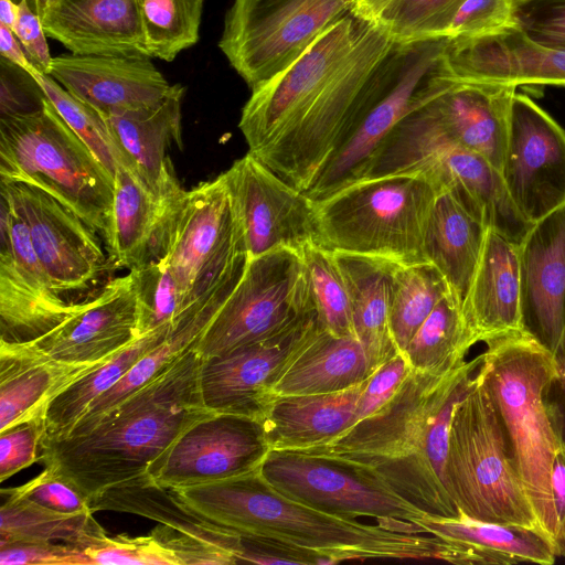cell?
Returning a JSON list of instances; mask_svg holds the SVG:
<instances>
[{
    "label": "cell",
    "instance_id": "obj_43",
    "mask_svg": "<svg viewBox=\"0 0 565 565\" xmlns=\"http://www.w3.org/2000/svg\"><path fill=\"white\" fill-rule=\"evenodd\" d=\"M33 75L61 118L86 143L114 178L117 167L125 164V160L105 116L67 92L52 76L43 73Z\"/></svg>",
    "mask_w": 565,
    "mask_h": 565
},
{
    "label": "cell",
    "instance_id": "obj_62",
    "mask_svg": "<svg viewBox=\"0 0 565 565\" xmlns=\"http://www.w3.org/2000/svg\"><path fill=\"white\" fill-rule=\"evenodd\" d=\"M533 1H536V0H512V2L514 3V6L518 8V7H521L523 4H526V3H530V2H533Z\"/></svg>",
    "mask_w": 565,
    "mask_h": 565
},
{
    "label": "cell",
    "instance_id": "obj_33",
    "mask_svg": "<svg viewBox=\"0 0 565 565\" xmlns=\"http://www.w3.org/2000/svg\"><path fill=\"white\" fill-rule=\"evenodd\" d=\"M371 375L366 355L356 338L338 337L320 327L289 361L273 395L341 392L362 384Z\"/></svg>",
    "mask_w": 565,
    "mask_h": 565
},
{
    "label": "cell",
    "instance_id": "obj_23",
    "mask_svg": "<svg viewBox=\"0 0 565 565\" xmlns=\"http://www.w3.org/2000/svg\"><path fill=\"white\" fill-rule=\"evenodd\" d=\"M50 76L103 115L154 105L172 87L147 55L62 54Z\"/></svg>",
    "mask_w": 565,
    "mask_h": 565
},
{
    "label": "cell",
    "instance_id": "obj_6",
    "mask_svg": "<svg viewBox=\"0 0 565 565\" xmlns=\"http://www.w3.org/2000/svg\"><path fill=\"white\" fill-rule=\"evenodd\" d=\"M440 191L419 172L355 180L315 200L322 246L398 265L427 263L425 235Z\"/></svg>",
    "mask_w": 565,
    "mask_h": 565
},
{
    "label": "cell",
    "instance_id": "obj_50",
    "mask_svg": "<svg viewBox=\"0 0 565 565\" xmlns=\"http://www.w3.org/2000/svg\"><path fill=\"white\" fill-rule=\"evenodd\" d=\"M44 414L0 431V481L39 461Z\"/></svg>",
    "mask_w": 565,
    "mask_h": 565
},
{
    "label": "cell",
    "instance_id": "obj_2",
    "mask_svg": "<svg viewBox=\"0 0 565 565\" xmlns=\"http://www.w3.org/2000/svg\"><path fill=\"white\" fill-rule=\"evenodd\" d=\"M480 362L478 355L440 376L411 369L380 411L332 441L302 452L358 466L428 515L458 516L445 479L449 427Z\"/></svg>",
    "mask_w": 565,
    "mask_h": 565
},
{
    "label": "cell",
    "instance_id": "obj_28",
    "mask_svg": "<svg viewBox=\"0 0 565 565\" xmlns=\"http://www.w3.org/2000/svg\"><path fill=\"white\" fill-rule=\"evenodd\" d=\"M185 88L172 85L159 103L104 115L128 169L157 193L175 179L166 151L172 142L181 146V103Z\"/></svg>",
    "mask_w": 565,
    "mask_h": 565
},
{
    "label": "cell",
    "instance_id": "obj_55",
    "mask_svg": "<svg viewBox=\"0 0 565 565\" xmlns=\"http://www.w3.org/2000/svg\"><path fill=\"white\" fill-rule=\"evenodd\" d=\"M18 4L19 14L13 33L36 70L50 75L53 57L50 54L42 20L26 0Z\"/></svg>",
    "mask_w": 565,
    "mask_h": 565
},
{
    "label": "cell",
    "instance_id": "obj_36",
    "mask_svg": "<svg viewBox=\"0 0 565 565\" xmlns=\"http://www.w3.org/2000/svg\"><path fill=\"white\" fill-rule=\"evenodd\" d=\"M413 524L419 533L494 555L503 565L523 562L552 565L557 557L548 543L534 531L472 519L461 512L456 518L427 514Z\"/></svg>",
    "mask_w": 565,
    "mask_h": 565
},
{
    "label": "cell",
    "instance_id": "obj_57",
    "mask_svg": "<svg viewBox=\"0 0 565 565\" xmlns=\"http://www.w3.org/2000/svg\"><path fill=\"white\" fill-rule=\"evenodd\" d=\"M553 504L558 525V540L565 555V455L558 451L551 475Z\"/></svg>",
    "mask_w": 565,
    "mask_h": 565
},
{
    "label": "cell",
    "instance_id": "obj_37",
    "mask_svg": "<svg viewBox=\"0 0 565 565\" xmlns=\"http://www.w3.org/2000/svg\"><path fill=\"white\" fill-rule=\"evenodd\" d=\"M0 544L49 542L76 546L83 551L108 535L92 512L66 514L0 491Z\"/></svg>",
    "mask_w": 565,
    "mask_h": 565
},
{
    "label": "cell",
    "instance_id": "obj_47",
    "mask_svg": "<svg viewBox=\"0 0 565 565\" xmlns=\"http://www.w3.org/2000/svg\"><path fill=\"white\" fill-rule=\"evenodd\" d=\"M86 565L92 564H146L179 565L175 556L151 532L131 537L119 534L84 551Z\"/></svg>",
    "mask_w": 565,
    "mask_h": 565
},
{
    "label": "cell",
    "instance_id": "obj_8",
    "mask_svg": "<svg viewBox=\"0 0 565 565\" xmlns=\"http://www.w3.org/2000/svg\"><path fill=\"white\" fill-rule=\"evenodd\" d=\"M0 179L43 190L106 239L114 178L49 98L39 110L0 116Z\"/></svg>",
    "mask_w": 565,
    "mask_h": 565
},
{
    "label": "cell",
    "instance_id": "obj_21",
    "mask_svg": "<svg viewBox=\"0 0 565 565\" xmlns=\"http://www.w3.org/2000/svg\"><path fill=\"white\" fill-rule=\"evenodd\" d=\"M139 337L135 290L128 271L76 303L74 311L53 330L25 343L64 363L93 365L114 356Z\"/></svg>",
    "mask_w": 565,
    "mask_h": 565
},
{
    "label": "cell",
    "instance_id": "obj_10",
    "mask_svg": "<svg viewBox=\"0 0 565 565\" xmlns=\"http://www.w3.org/2000/svg\"><path fill=\"white\" fill-rule=\"evenodd\" d=\"M448 38L394 42L367 84V102L355 130L305 192L319 200L365 177L393 128L411 111L449 87Z\"/></svg>",
    "mask_w": 565,
    "mask_h": 565
},
{
    "label": "cell",
    "instance_id": "obj_24",
    "mask_svg": "<svg viewBox=\"0 0 565 565\" xmlns=\"http://www.w3.org/2000/svg\"><path fill=\"white\" fill-rule=\"evenodd\" d=\"M178 179L154 192L136 172L119 164L106 237L113 267L131 269L158 260L175 204L183 193Z\"/></svg>",
    "mask_w": 565,
    "mask_h": 565
},
{
    "label": "cell",
    "instance_id": "obj_27",
    "mask_svg": "<svg viewBox=\"0 0 565 565\" xmlns=\"http://www.w3.org/2000/svg\"><path fill=\"white\" fill-rule=\"evenodd\" d=\"M41 20L72 54L149 56L137 0H57Z\"/></svg>",
    "mask_w": 565,
    "mask_h": 565
},
{
    "label": "cell",
    "instance_id": "obj_40",
    "mask_svg": "<svg viewBox=\"0 0 565 565\" xmlns=\"http://www.w3.org/2000/svg\"><path fill=\"white\" fill-rule=\"evenodd\" d=\"M450 291L441 273L430 263L397 265L390 287V326L399 352Z\"/></svg>",
    "mask_w": 565,
    "mask_h": 565
},
{
    "label": "cell",
    "instance_id": "obj_5",
    "mask_svg": "<svg viewBox=\"0 0 565 565\" xmlns=\"http://www.w3.org/2000/svg\"><path fill=\"white\" fill-rule=\"evenodd\" d=\"M480 355V370L504 426L540 534L556 556H563L551 489L559 446L545 403L550 384L559 375L556 359L527 332L490 341Z\"/></svg>",
    "mask_w": 565,
    "mask_h": 565
},
{
    "label": "cell",
    "instance_id": "obj_26",
    "mask_svg": "<svg viewBox=\"0 0 565 565\" xmlns=\"http://www.w3.org/2000/svg\"><path fill=\"white\" fill-rule=\"evenodd\" d=\"M516 88L455 81L428 105L444 132L455 143L482 156L501 172Z\"/></svg>",
    "mask_w": 565,
    "mask_h": 565
},
{
    "label": "cell",
    "instance_id": "obj_30",
    "mask_svg": "<svg viewBox=\"0 0 565 565\" xmlns=\"http://www.w3.org/2000/svg\"><path fill=\"white\" fill-rule=\"evenodd\" d=\"M365 382L335 393L274 397L262 418L270 450L302 451L341 436L353 426Z\"/></svg>",
    "mask_w": 565,
    "mask_h": 565
},
{
    "label": "cell",
    "instance_id": "obj_61",
    "mask_svg": "<svg viewBox=\"0 0 565 565\" xmlns=\"http://www.w3.org/2000/svg\"><path fill=\"white\" fill-rule=\"evenodd\" d=\"M36 7V13L40 18L57 1V0H34Z\"/></svg>",
    "mask_w": 565,
    "mask_h": 565
},
{
    "label": "cell",
    "instance_id": "obj_48",
    "mask_svg": "<svg viewBox=\"0 0 565 565\" xmlns=\"http://www.w3.org/2000/svg\"><path fill=\"white\" fill-rule=\"evenodd\" d=\"M1 490L55 512L66 514L93 513L89 500L65 478L49 467H45L40 475L20 487L2 488Z\"/></svg>",
    "mask_w": 565,
    "mask_h": 565
},
{
    "label": "cell",
    "instance_id": "obj_13",
    "mask_svg": "<svg viewBox=\"0 0 565 565\" xmlns=\"http://www.w3.org/2000/svg\"><path fill=\"white\" fill-rule=\"evenodd\" d=\"M259 471L286 495L330 514L412 523L427 515L375 475L338 458L270 450Z\"/></svg>",
    "mask_w": 565,
    "mask_h": 565
},
{
    "label": "cell",
    "instance_id": "obj_11",
    "mask_svg": "<svg viewBox=\"0 0 565 565\" xmlns=\"http://www.w3.org/2000/svg\"><path fill=\"white\" fill-rule=\"evenodd\" d=\"M317 312L300 254L279 248L248 259L245 271L194 344L201 358L223 355L277 335Z\"/></svg>",
    "mask_w": 565,
    "mask_h": 565
},
{
    "label": "cell",
    "instance_id": "obj_15",
    "mask_svg": "<svg viewBox=\"0 0 565 565\" xmlns=\"http://www.w3.org/2000/svg\"><path fill=\"white\" fill-rule=\"evenodd\" d=\"M241 221L249 258L287 248L302 256L321 245L315 200L247 152L222 173Z\"/></svg>",
    "mask_w": 565,
    "mask_h": 565
},
{
    "label": "cell",
    "instance_id": "obj_22",
    "mask_svg": "<svg viewBox=\"0 0 565 565\" xmlns=\"http://www.w3.org/2000/svg\"><path fill=\"white\" fill-rule=\"evenodd\" d=\"M519 273L524 332L555 356L565 333V205L531 225Z\"/></svg>",
    "mask_w": 565,
    "mask_h": 565
},
{
    "label": "cell",
    "instance_id": "obj_42",
    "mask_svg": "<svg viewBox=\"0 0 565 565\" xmlns=\"http://www.w3.org/2000/svg\"><path fill=\"white\" fill-rule=\"evenodd\" d=\"M148 55L172 62L196 44L204 0H137Z\"/></svg>",
    "mask_w": 565,
    "mask_h": 565
},
{
    "label": "cell",
    "instance_id": "obj_3",
    "mask_svg": "<svg viewBox=\"0 0 565 565\" xmlns=\"http://www.w3.org/2000/svg\"><path fill=\"white\" fill-rule=\"evenodd\" d=\"M201 364L190 348L104 414L62 436L42 438L39 461L88 500L147 476L189 426L211 413L201 397Z\"/></svg>",
    "mask_w": 565,
    "mask_h": 565
},
{
    "label": "cell",
    "instance_id": "obj_52",
    "mask_svg": "<svg viewBox=\"0 0 565 565\" xmlns=\"http://www.w3.org/2000/svg\"><path fill=\"white\" fill-rule=\"evenodd\" d=\"M411 369L402 352L379 367L367 379L360 394L353 425L380 411L396 393Z\"/></svg>",
    "mask_w": 565,
    "mask_h": 565
},
{
    "label": "cell",
    "instance_id": "obj_56",
    "mask_svg": "<svg viewBox=\"0 0 565 565\" xmlns=\"http://www.w3.org/2000/svg\"><path fill=\"white\" fill-rule=\"evenodd\" d=\"M555 359L559 375L550 384L545 394V403L559 451L565 455V333Z\"/></svg>",
    "mask_w": 565,
    "mask_h": 565
},
{
    "label": "cell",
    "instance_id": "obj_60",
    "mask_svg": "<svg viewBox=\"0 0 565 565\" xmlns=\"http://www.w3.org/2000/svg\"><path fill=\"white\" fill-rule=\"evenodd\" d=\"M19 14V4L13 0H0V24L13 31Z\"/></svg>",
    "mask_w": 565,
    "mask_h": 565
},
{
    "label": "cell",
    "instance_id": "obj_17",
    "mask_svg": "<svg viewBox=\"0 0 565 565\" xmlns=\"http://www.w3.org/2000/svg\"><path fill=\"white\" fill-rule=\"evenodd\" d=\"M501 175L514 205L530 223L565 205V129L530 96L518 92Z\"/></svg>",
    "mask_w": 565,
    "mask_h": 565
},
{
    "label": "cell",
    "instance_id": "obj_49",
    "mask_svg": "<svg viewBox=\"0 0 565 565\" xmlns=\"http://www.w3.org/2000/svg\"><path fill=\"white\" fill-rule=\"evenodd\" d=\"M518 24L512 0H465L454 15L445 36L470 38L499 32Z\"/></svg>",
    "mask_w": 565,
    "mask_h": 565
},
{
    "label": "cell",
    "instance_id": "obj_25",
    "mask_svg": "<svg viewBox=\"0 0 565 565\" xmlns=\"http://www.w3.org/2000/svg\"><path fill=\"white\" fill-rule=\"evenodd\" d=\"M461 310L475 343L524 332L519 244L487 228Z\"/></svg>",
    "mask_w": 565,
    "mask_h": 565
},
{
    "label": "cell",
    "instance_id": "obj_39",
    "mask_svg": "<svg viewBox=\"0 0 565 565\" xmlns=\"http://www.w3.org/2000/svg\"><path fill=\"white\" fill-rule=\"evenodd\" d=\"M475 344L461 303L449 291L435 306L403 353L412 369L440 376L463 365Z\"/></svg>",
    "mask_w": 565,
    "mask_h": 565
},
{
    "label": "cell",
    "instance_id": "obj_51",
    "mask_svg": "<svg viewBox=\"0 0 565 565\" xmlns=\"http://www.w3.org/2000/svg\"><path fill=\"white\" fill-rule=\"evenodd\" d=\"M47 97L33 74L0 58V116L41 109Z\"/></svg>",
    "mask_w": 565,
    "mask_h": 565
},
{
    "label": "cell",
    "instance_id": "obj_32",
    "mask_svg": "<svg viewBox=\"0 0 565 565\" xmlns=\"http://www.w3.org/2000/svg\"><path fill=\"white\" fill-rule=\"evenodd\" d=\"M90 510L132 513L178 531L241 563V536L186 508L147 476L108 488L89 499Z\"/></svg>",
    "mask_w": 565,
    "mask_h": 565
},
{
    "label": "cell",
    "instance_id": "obj_38",
    "mask_svg": "<svg viewBox=\"0 0 565 565\" xmlns=\"http://www.w3.org/2000/svg\"><path fill=\"white\" fill-rule=\"evenodd\" d=\"M169 332L170 329H161L139 337L66 386L45 408L43 438L66 434L96 398L115 385L139 358L166 339Z\"/></svg>",
    "mask_w": 565,
    "mask_h": 565
},
{
    "label": "cell",
    "instance_id": "obj_4",
    "mask_svg": "<svg viewBox=\"0 0 565 565\" xmlns=\"http://www.w3.org/2000/svg\"><path fill=\"white\" fill-rule=\"evenodd\" d=\"M191 511L241 536L274 541L312 555L320 565L344 561L444 559L441 539L412 522L376 524L330 514L299 502L270 484L259 469L209 483L170 489Z\"/></svg>",
    "mask_w": 565,
    "mask_h": 565
},
{
    "label": "cell",
    "instance_id": "obj_58",
    "mask_svg": "<svg viewBox=\"0 0 565 565\" xmlns=\"http://www.w3.org/2000/svg\"><path fill=\"white\" fill-rule=\"evenodd\" d=\"M0 56L31 74L40 73L31 63L13 31L2 24H0Z\"/></svg>",
    "mask_w": 565,
    "mask_h": 565
},
{
    "label": "cell",
    "instance_id": "obj_18",
    "mask_svg": "<svg viewBox=\"0 0 565 565\" xmlns=\"http://www.w3.org/2000/svg\"><path fill=\"white\" fill-rule=\"evenodd\" d=\"M0 341L25 343L46 334L75 309L54 289L28 227L0 200Z\"/></svg>",
    "mask_w": 565,
    "mask_h": 565
},
{
    "label": "cell",
    "instance_id": "obj_12",
    "mask_svg": "<svg viewBox=\"0 0 565 565\" xmlns=\"http://www.w3.org/2000/svg\"><path fill=\"white\" fill-rule=\"evenodd\" d=\"M352 12L351 0H234L218 47L254 90Z\"/></svg>",
    "mask_w": 565,
    "mask_h": 565
},
{
    "label": "cell",
    "instance_id": "obj_19",
    "mask_svg": "<svg viewBox=\"0 0 565 565\" xmlns=\"http://www.w3.org/2000/svg\"><path fill=\"white\" fill-rule=\"evenodd\" d=\"M320 327L316 312L277 335L202 359L200 392L204 406L214 413L262 420L289 361Z\"/></svg>",
    "mask_w": 565,
    "mask_h": 565
},
{
    "label": "cell",
    "instance_id": "obj_14",
    "mask_svg": "<svg viewBox=\"0 0 565 565\" xmlns=\"http://www.w3.org/2000/svg\"><path fill=\"white\" fill-rule=\"evenodd\" d=\"M0 194L25 223L55 291L72 305L97 294L111 266L98 233L36 186L0 179Z\"/></svg>",
    "mask_w": 565,
    "mask_h": 565
},
{
    "label": "cell",
    "instance_id": "obj_35",
    "mask_svg": "<svg viewBox=\"0 0 565 565\" xmlns=\"http://www.w3.org/2000/svg\"><path fill=\"white\" fill-rule=\"evenodd\" d=\"M445 190L487 228L513 243L519 244L533 224L514 205L501 172L486 158L467 149H462Z\"/></svg>",
    "mask_w": 565,
    "mask_h": 565
},
{
    "label": "cell",
    "instance_id": "obj_44",
    "mask_svg": "<svg viewBox=\"0 0 565 565\" xmlns=\"http://www.w3.org/2000/svg\"><path fill=\"white\" fill-rule=\"evenodd\" d=\"M136 297L139 335L172 329L182 319L184 302L171 271L159 260L129 269Z\"/></svg>",
    "mask_w": 565,
    "mask_h": 565
},
{
    "label": "cell",
    "instance_id": "obj_34",
    "mask_svg": "<svg viewBox=\"0 0 565 565\" xmlns=\"http://www.w3.org/2000/svg\"><path fill=\"white\" fill-rule=\"evenodd\" d=\"M487 227L446 190L439 192L425 235L426 262L445 277L462 301L475 273Z\"/></svg>",
    "mask_w": 565,
    "mask_h": 565
},
{
    "label": "cell",
    "instance_id": "obj_59",
    "mask_svg": "<svg viewBox=\"0 0 565 565\" xmlns=\"http://www.w3.org/2000/svg\"><path fill=\"white\" fill-rule=\"evenodd\" d=\"M393 0H351L353 12L375 21Z\"/></svg>",
    "mask_w": 565,
    "mask_h": 565
},
{
    "label": "cell",
    "instance_id": "obj_46",
    "mask_svg": "<svg viewBox=\"0 0 565 565\" xmlns=\"http://www.w3.org/2000/svg\"><path fill=\"white\" fill-rule=\"evenodd\" d=\"M465 0H393L375 20L394 42L446 38Z\"/></svg>",
    "mask_w": 565,
    "mask_h": 565
},
{
    "label": "cell",
    "instance_id": "obj_1",
    "mask_svg": "<svg viewBox=\"0 0 565 565\" xmlns=\"http://www.w3.org/2000/svg\"><path fill=\"white\" fill-rule=\"evenodd\" d=\"M393 45L373 20L354 12L340 20L252 90L238 122L247 152L307 192L359 125L367 82Z\"/></svg>",
    "mask_w": 565,
    "mask_h": 565
},
{
    "label": "cell",
    "instance_id": "obj_7",
    "mask_svg": "<svg viewBox=\"0 0 565 565\" xmlns=\"http://www.w3.org/2000/svg\"><path fill=\"white\" fill-rule=\"evenodd\" d=\"M445 479L459 512L540 534L480 365L452 412Z\"/></svg>",
    "mask_w": 565,
    "mask_h": 565
},
{
    "label": "cell",
    "instance_id": "obj_53",
    "mask_svg": "<svg viewBox=\"0 0 565 565\" xmlns=\"http://www.w3.org/2000/svg\"><path fill=\"white\" fill-rule=\"evenodd\" d=\"M519 25L534 40L565 49V0H536L516 8Z\"/></svg>",
    "mask_w": 565,
    "mask_h": 565
},
{
    "label": "cell",
    "instance_id": "obj_29",
    "mask_svg": "<svg viewBox=\"0 0 565 565\" xmlns=\"http://www.w3.org/2000/svg\"><path fill=\"white\" fill-rule=\"evenodd\" d=\"M96 365L64 363L28 343L0 341V431L43 415L57 394Z\"/></svg>",
    "mask_w": 565,
    "mask_h": 565
},
{
    "label": "cell",
    "instance_id": "obj_41",
    "mask_svg": "<svg viewBox=\"0 0 565 565\" xmlns=\"http://www.w3.org/2000/svg\"><path fill=\"white\" fill-rule=\"evenodd\" d=\"M211 319L206 315H199L180 321L166 339L139 358L115 385L96 398L74 426L98 417L148 383L168 364L194 347Z\"/></svg>",
    "mask_w": 565,
    "mask_h": 565
},
{
    "label": "cell",
    "instance_id": "obj_54",
    "mask_svg": "<svg viewBox=\"0 0 565 565\" xmlns=\"http://www.w3.org/2000/svg\"><path fill=\"white\" fill-rule=\"evenodd\" d=\"M1 565H84V551L72 545L49 542L0 544Z\"/></svg>",
    "mask_w": 565,
    "mask_h": 565
},
{
    "label": "cell",
    "instance_id": "obj_20",
    "mask_svg": "<svg viewBox=\"0 0 565 565\" xmlns=\"http://www.w3.org/2000/svg\"><path fill=\"white\" fill-rule=\"evenodd\" d=\"M445 63L457 82L565 87V49L534 40L519 23L491 34L448 39Z\"/></svg>",
    "mask_w": 565,
    "mask_h": 565
},
{
    "label": "cell",
    "instance_id": "obj_31",
    "mask_svg": "<svg viewBox=\"0 0 565 565\" xmlns=\"http://www.w3.org/2000/svg\"><path fill=\"white\" fill-rule=\"evenodd\" d=\"M344 277L355 338L373 374L397 349L390 326V287L398 264L387 259L332 250Z\"/></svg>",
    "mask_w": 565,
    "mask_h": 565
},
{
    "label": "cell",
    "instance_id": "obj_63",
    "mask_svg": "<svg viewBox=\"0 0 565 565\" xmlns=\"http://www.w3.org/2000/svg\"><path fill=\"white\" fill-rule=\"evenodd\" d=\"M13 1L15 3H20L22 0H13ZM26 1L30 4V7L32 8V10L36 12L35 1L34 0H26Z\"/></svg>",
    "mask_w": 565,
    "mask_h": 565
},
{
    "label": "cell",
    "instance_id": "obj_9",
    "mask_svg": "<svg viewBox=\"0 0 565 565\" xmlns=\"http://www.w3.org/2000/svg\"><path fill=\"white\" fill-rule=\"evenodd\" d=\"M248 259L244 231L223 174L184 190L158 259L181 289V321L202 312L216 315Z\"/></svg>",
    "mask_w": 565,
    "mask_h": 565
},
{
    "label": "cell",
    "instance_id": "obj_16",
    "mask_svg": "<svg viewBox=\"0 0 565 565\" xmlns=\"http://www.w3.org/2000/svg\"><path fill=\"white\" fill-rule=\"evenodd\" d=\"M269 452L262 420L211 412L159 456L147 477L168 489L198 486L256 471Z\"/></svg>",
    "mask_w": 565,
    "mask_h": 565
},
{
    "label": "cell",
    "instance_id": "obj_45",
    "mask_svg": "<svg viewBox=\"0 0 565 565\" xmlns=\"http://www.w3.org/2000/svg\"><path fill=\"white\" fill-rule=\"evenodd\" d=\"M302 258L321 326L334 335L355 338L348 287L333 252L313 245L305 249Z\"/></svg>",
    "mask_w": 565,
    "mask_h": 565
}]
</instances>
